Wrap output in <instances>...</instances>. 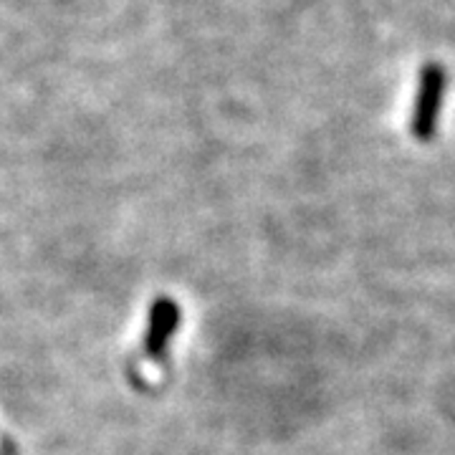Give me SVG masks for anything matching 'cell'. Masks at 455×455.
Returning a JSON list of instances; mask_svg holds the SVG:
<instances>
[{
	"label": "cell",
	"mask_w": 455,
	"mask_h": 455,
	"mask_svg": "<svg viewBox=\"0 0 455 455\" xmlns=\"http://www.w3.org/2000/svg\"><path fill=\"white\" fill-rule=\"evenodd\" d=\"M445 86L448 76L440 64H425L418 82V94L412 104V116H410V132L415 140L427 142L438 132V119L443 112V99H445Z\"/></svg>",
	"instance_id": "obj_1"
},
{
	"label": "cell",
	"mask_w": 455,
	"mask_h": 455,
	"mask_svg": "<svg viewBox=\"0 0 455 455\" xmlns=\"http://www.w3.org/2000/svg\"><path fill=\"white\" fill-rule=\"evenodd\" d=\"M180 322V311L175 301L160 299L149 314V331H147V355L149 357H163L167 339L175 334Z\"/></svg>",
	"instance_id": "obj_2"
}]
</instances>
